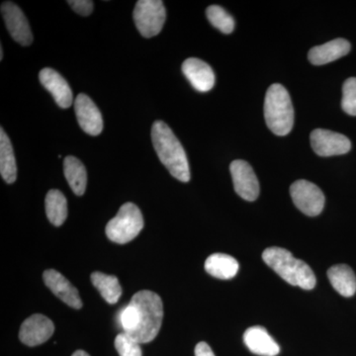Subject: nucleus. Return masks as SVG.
Returning <instances> with one entry per match:
<instances>
[{"label":"nucleus","instance_id":"obj_26","mask_svg":"<svg viewBox=\"0 0 356 356\" xmlns=\"http://www.w3.org/2000/svg\"><path fill=\"white\" fill-rule=\"evenodd\" d=\"M341 107L346 114L356 116V77H350L344 81Z\"/></svg>","mask_w":356,"mask_h":356},{"label":"nucleus","instance_id":"obj_5","mask_svg":"<svg viewBox=\"0 0 356 356\" xmlns=\"http://www.w3.org/2000/svg\"><path fill=\"white\" fill-rule=\"evenodd\" d=\"M144 228V217L138 206L128 202L121 206L118 214L107 224L106 235L116 243H127L133 241Z\"/></svg>","mask_w":356,"mask_h":356},{"label":"nucleus","instance_id":"obj_10","mask_svg":"<svg viewBox=\"0 0 356 356\" xmlns=\"http://www.w3.org/2000/svg\"><path fill=\"white\" fill-rule=\"evenodd\" d=\"M1 14L11 37L22 46H30L33 42L31 28L19 7L13 2H3Z\"/></svg>","mask_w":356,"mask_h":356},{"label":"nucleus","instance_id":"obj_20","mask_svg":"<svg viewBox=\"0 0 356 356\" xmlns=\"http://www.w3.org/2000/svg\"><path fill=\"white\" fill-rule=\"evenodd\" d=\"M0 173L6 184H13L17 178V165L13 144L3 128L0 129Z\"/></svg>","mask_w":356,"mask_h":356},{"label":"nucleus","instance_id":"obj_29","mask_svg":"<svg viewBox=\"0 0 356 356\" xmlns=\"http://www.w3.org/2000/svg\"><path fill=\"white\" fill-rule=\"evenodd\" d=\"M195 356H215L212 348L208 346V343H199L195 348Z\"/></svg>","mask_w":356,"mask_h":356},{"label":"nucleus","instance_id":"obj_7","mask_svg":"<svg viewBox=\"0 0 356 356\" xmlns=\"http://www.w3.org/2000/svg\"><path fill=\"white\" fill-rule=\"evenodd\" d=\"M290 194L295 206L307 216H318L324 209V193L310 181L297 180L290 187Z\"/></svg>","mask_w":356,"mask_h":356},{"label":"nucleus","instance_id":"obj_28","mask_svg":"<svg viewBox=\"0 0 356 356\" xmlns=\"http://www.w3.org/2000/svg\"><path fill=\"white\" fill-rule=\"evenodd\" d=\"M67 3L79 15L88 16L92 13L93 2L89 0H69Z\"/></svg>","mask_w":356,"mask_h":356},{"label":"nucleus","instance_id":"obj_17","mask_svg":"<svg viewBox=\"0 0 356 356\" xmlns=\"http://www.w3.org/2000/svg\"><path fill=\"white\" fill-rule=\"evenodd\" d=\"M350 43L346 39H336L321 46L314 47L309 51L311 64L323 65L334 62L348 55L350 51Z\"/></svg>","mask_w":356,"mask_h":356},{"label":"nucleus","instance_id":"obj_13","mask_svg":"<svg viewBox=\"0 0 356 356\" xmlns=\"http://www.w3.org/2000/svg\"><path fill=\"white\" fill-rule=\"evenodd\" d=\"M43 280L49 289L67 306L74 309L83 307V301L76 288L62 273L55 269H49L44 271Z\"/></svg>","mask_w":356,"mask_h":356},{"label":"nucleus","instance_id":"obj_11","mask_svg":"<svg viewBox=\"0 0 356 356\" xmlns=\"http://www.w3.org/2000/svg\"><path fill=\"white\" fill-rule=\"evenodd\" d=\"M55 332V325L50 318L41 314H35L26 318L20 327L19 339L28 346H37L46 343Z\"/></svg>","mask_w":356,"mask_h":356},{"label":"nucleus","instance_id":"obj_16","mask_svg":"<svg viewBox=\"0 0 356 356\" xmlns=\"http://www.w3.org/2000/svg\"><path fill=\"white\" fill-rule=\"evenodd\" d=\"M243 341L248 350L254 355L261 356H276L280 348L264 327H252L243 334Z\"/></svg>","mask_w":356,"mask_h":356},{"label":"nucleus","instance_id":"obj_21","mask_svg":"<svg viewBox=\"0 0 356 356\" xmlns=\"http://www.w3.org/2000/svg\"><path fill=\"white\" fill-rule=\"evenodd\" d=\"M64 172L74 193L77 196L83 195L88 184V173L83 163L74 156H67L64 161Z\"/></svg>","mask_w":356,"mask_h":356},{"label":"nucleus","instance_id":"obj_2","mask_svg":"<svg viewBox=\"0 0 356 356\" xmlns=\"http://www.w3.org/2000/svg\"><path fill=\"white\" fill-rule=\"evenodd\" d=\"M262 259L282 280L293 286L311 290L316 286V276L311 267L293 257L289 250L282 248H268L262 254Z\"/></svg>","mask_w":356,"mask_h":356},{"label":"nucleus","instance_id":"obj_15","mask_svg":"<svg viewBox=\"0 0 356 356\" xmlns=\"http://www.w3.org/2000/svg\"><path fill=\"white\" fill-rule=\"evenodd\" d=\"M182 72L191 86L200 92H207L215 84V74L212 67L202 60L189 58L182 64Z\"/></svg>","mask_w":356,"mask_h":356},{"label":"nucleus","instance_id":"obj_8","mask_svg":"<svg viewBox=\"0 0 356 356\" xmlns=\"http://www.w3.org/2000/svg\"><path fill=\"white\" fill-rule=\"evenodd\" d=\"M311 146L320 156H341L348 153L351 143L348 137L341 134L316 129L311 133Z\"/></svg>","mask_w":356,"mask_h":356},{"label":"nucleus","instance_id":"obj_6","mask_svg":"<svg viewBox=\"0 0 356 356\" xmlns=\"http://www.w3.org/2000/svg\"><path fill=\"white\" fill-rule=\"evenodd\" d=\"M138 31L145 38H152L161 33L165 25L166 13L161 0H139L133 13Z\"/></svg>","mask_w":356,"mask_h":356},{"label":"nucleus","instance_id":"obj_3","mask_svg":"<svg viewBox=\"0 0 356 356\" xmlns=\"http://www.w3.org/2000/svg\"><path fill=\"white\" fill-rule=\"evenodd\" d=\"M131 304L139 311L140 322L137 329L131 332L139 343H151L158 336L163 318V305L161 297L149 290H142L134 295Z\"/></svg>","mask_w":356,"mask_h":356},{"label":"nucleus","instance_id":"obj_1","mask_svg":"<svg viewBox=\"0 0 356 356\" xmlns=\"http://www.w3.org/2000/svg\"><path fill=\"white\" fill-rule=\"evenodd\" d=\"M152 140L159 161L173 177L179 181L191 180V170L184 147L172 129L163 121H156L152 127Z\"/></svg>","mask_w":356,"mask_h":356},{"label":"nucleus","instance_id":"obj_4","mask_svg":"<svg viewBox=\"0 0 356 356\" xmlns=\"http://www.w3.org/2000/svg\"><path fill=\"white\" fill-rule=\"evenodd\" d=\"M264 118L267 127L277 136H286L294 124L291 98L284 86L274 83L267 90L264 100Z\"/></svg>","mask_w":356,"mask_h":356},{"label":"nucleus","instance_id":"obj_9","mask_svg":"<svg viewBox=\"0 0 356 356\" xmlns=\"http://www.w3.org/2000/svg\"><path fill=\"white\" fill-rule=\"evenodd\" d=\"M229 172L238 195L250 202L257 200L259 195V182L250 163L236 159L229 165Z\"/></svg>","mask_w":356,"mask_h":356},{"label":"nucleus","instance_id":"obj_22","mask_svg":"<svg viewBox=\"0 0 356 356\" xmlns=\"http://www.w3.org/2000/svg\"><path fill=\"white\" fill-rule=\"evenodd\" d=\"M90 278L91 282L107 303L113 305L119 301L122 295V287L116 276L102 273H93Z\"/></svg>","mask_w":356,"mask_h":356},{"label":"nucleus","instance_id":"obj_27","mask_svg":"<svg viewBox=\"0 0 356 356\" xmlns=\"http://www.w3.org/2000/svg\"><path fill=\"white\" fill-rule=\"evenodd\" d=\"M139 322L140 315L137 307L134 306L133 304H129L123 309L120 315V323L124 332L131 334L135 331L139 325Z\"/></svg>","mask_w":356,"mask_h":356},{"label":"nucleus","instance_id":"obj_12","mask_svg":"<svg viewBox=\"0 0 356 356\" xmlns=\"http://www.w3.org/2000/svg\"><path fill=\"white\" fill-rule=\"evenodd\" d=\"M74 112L77 121L84 132L98 136L103 130V120L99 109L88 95L81 93L74 102Z\"/></svg>","mask_w":356,"mask_h":356},{"label":"nucleus","instance_id":"obj_14","mask_svg":"<svg viewBox=\"0 0 356 356\" xmlns=\"http://www.w3.org/2000/svg\"><path fill=\"white\" fill-rule=\"evenodd\" d=\"M40 83L53 95L60 108H69L74 102L72 89L64 77L55 70L46 67L40 72Z\"/></svg>","mask_w":356,"mask_h":356},{"label":"nucleus","instance_id":"obj_24","mask_svg":"<svg viewBox=\"0 0 356 356\" xmlns=\"http://www.w3.org/2000/svg\"><path fill=\"white\" fill-rule=\"evenodd\" d=\"M211 24L224 34H231L235 29V20L222 7L211 6L206 10Z\"/></svg>","mask_w":356,"mask_h":356},{"label":"nucleus","instance_id":"obj_25","mask_svg":"<svg viewBox=\"0 0 356 356\" xmlns=\"http://www.w3.org/2000/svg\"><path fill=\"white\" fill-rule=\"evenodd\" d=\"M139 343L127 332H122L115 339V348L120 356H142Z\"/></svg>","mask_w":356,"mask_h":356},{"label":"nucleus","instance_id":"obj_30","mask_svg":"<svg viewBox=\"0 0 356 356\" xmlns=\"http://www.w3.org/2000/svg\"><path fill=\"white\" fill-rule=\"evenodd\" d=\"M72 356H90L88 353L83 350H76Z\"/></svg>","mask_w":356,"mask_h":356},{"label":"nucleus","instance_id":"obj_31","mask_svg":"<svg viewBox=\"0 0 356 356\" xmlns=\"http://www.w3.org/2000/svg\"><path fill=\"white\" fill-rule=\"evenodd\" d=\"M3 58V49H2V47H0V60Z\"/></svg>","mask_w":356,"mask_h":356},{"label":"nucleus","instance_id":"obj_23","mask_svg":"<svg viewBox=\"0 0 356 356\" xmlns=\"http://www.w3.org/2000/svg\"><path fill=\"white\" fill-rule=\"evenodd\" d=\"M44 203L49 221L54 226H62L67 218V201L64 194L57 189H51L47 194Z\"/></svg>","mask_w":356,"mask_h":356},{"label":"nucleus","instance_id":"obj_19","mask_svg":"<svg viewBox=\"0 0 356 356\" xmlns=\"http://www.w3.org/2000/svg\"><path fill=\"white\" fill-rule=\"evenodd\" d=\"M238 262L235 257L226 254L210 255L205 262V270L218 280H229L238 273Z\"/></svg>","mask_w":356,"mask_h":356},{"label":"nucleus","instance_id":"obj_18","mask_svg":"<svg viewBox=\"0 0 356 356\" xmlns=\"http://www.w3.org/2000/svg\"><path fill=\"white\" fill-rule=\"evenodd\" d=\"M327 277L337 292L350 298L356 292V276L353 269L346 264L332 266L327 270Z\"/></svg>","mask_w":356,"mask_h":356}]
</instances>
